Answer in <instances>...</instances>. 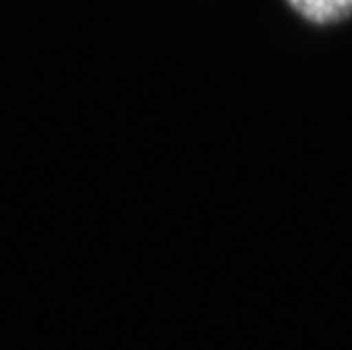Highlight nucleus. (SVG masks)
<instances>
[{
    "instance_id": "1",
    "label": "nucleus",
    "mask_w": 352,
    "mask_h": 350,
    "mask_svg": "<svg viewBox=\"0 0 352 350\" xmlns=\"http://www.w3.org/2000/svg\"><path fill=\"white\" fill-rule=\"evenodd\" d=\"M287 3L312 23H336L352 13V0H287Z\"/></svg>"
}]
</instances>
